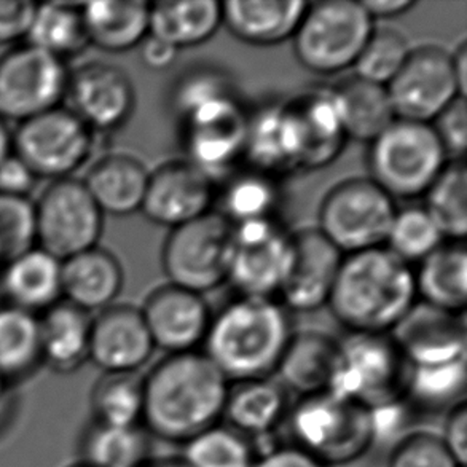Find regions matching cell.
I'll return each instance as SVG.
<instances>
[{
	"label": "cell",
	"instance_id": "22",
	"mask_svg": "<svg viewBox=\"0 0 467 467\" xmlns=\"http://www.w3.org/2000/svg\"><path fill=\"white\" fill-rule=\"evenodd\" d=\"M285 102L300 149V171L326 168L347 142L330 88L305 91Z\"/></svg>",
	"mask_w": 467,
	"mask_h": 467
},
{
	"label": "cell",
	"instance_id": "46",
	"mask_svg": "<svg viewBox=\"0 0 467 467\" xmlns=\"http://www.w3.org/2000/svg\"><path fill=\"white\" fill-rule=\"evenodd\" d=\"M417 413L405 396L368 409L373 445L389 443L391 441L396 445L400 439L410 434Z\"/></svg>",
	"mask_w": 467,
	"mask_h": 467
},
{
	"label": "cell",
	"instance_id": "17",
	"mask_svg": "<svg viewBox=\"0 0 467 467\" xmlns=\"http://www.w3.org/2000/svg\"><path fill=\"white\" fill-rule=\"evenodd\" d=\"M214 182L187 160L150 171L140 213L161 227H181L213 211Z\"/></svg>",
	"mask_w": 467,
	"mask_h": 467
},
{
	"label": "cell",
	"instance_id": "13",
	"mask_svg": "<svg viewBox=\"0 0 467 467\" xmlns=\"http://www.w3.org/2000/svg\"><path fill=\"white\" fill-rule=\"evenodd\" d=\"M34 202L40 249L63 262L98 246L104 214L82 181L69 177L50 182Z\"/></svg>",
	"mask_w": 467,
	"mask_h": 467
},
{
	"label": "cell",
	"instance_id": "3",
	"mask_svg": "<svg viewBox=\"0 0 467 467\" xmlns=\"http://www.w3.org/2000/svg\"><path fill=\"white\" fill-rule=\"evenodd\" d=\"M292 335L289 311L276 298L238 296L213 313L202 354L228 383L270 379Z\"/></svg>",
	"mask_w": 467,
	"mask_h": 467
},
{
	"label": "cell",
	"instance_id": "9",
	"mask_svg": "<svg viewBox=\"0 0 467 467\" xmlns=\"http://www.w3.org/2000/svg\"><path fill=\"white\" fill-rule=\"evenodd\" d=\"M396 202L368 177H349L328 190L317 230L343 255L385 246Z\"/></svg>",
	"mask_w": 467,
	"mask_h": 467
},
{
	"label": "cell",
	"instance_id": "32",
	"mask_svg": "<svg viewBox=\"0 0 467 467\" xmlns=\"http://www.w3.org/2000/svg\"><path fill=\"white\" fill-rule=\"evenodd\" d=\"M418 298L439 310L462 315L467 304V251L462 241H445L418 264Z\"/></svg>",
	"mask_w": 467,
	"mask_h": 467
},
{
	"label": "cell",
	"instance_id": "30",
	"mask_svg": "<svg viewBox=\"0 0 467 467\" xmlns=\"http://www.w3.org/2000/svg\"><path fill=\"white\" fill-rule=\"evenodd\" d=\"M91 317L61 300L38 316L42 364L57 373H72L88 362Z\"/></svg>",
	"mask_w": 467,
	"mask_h": 467
},
{
	"label": "cell",
	"instance_id": "26",
	"mask_svg": "<svg viewBox=\"0 0 467 467\" xmlns=\"http://www.w3.org/2000/svg\"><path fill=\"white\" fill-rule=\"evenodd\" d=\"M340 340L319 332H294L279 360L278 381L300 398L328 391L338 359Z\"/></svg>",
	"mask_w": 467,
	"mask_h": 467
},
{
	"label": "cell",
	"instance_id": "21",
	"mask_svg": "<svg viewBox=\"0 0 467 467\" xmlns=\"http://www.w3.org/2000/svg\"><path fill=\"white\" fill-rule=\"evenodd\" d=\"M155 351L144 316L131 305H117L91 319L89 358L104 373H136Z\"/></svg>",
	"mask_w": 467,
	"mask_h": 467
},
{
	"label": "cell",
	"instance_id": "55",
	"mask_svg": "<svg viewBox=\"0 0 467 467\" xmlns=\"http://www.w3.org/2000/svg\"><path fill=\"white\" fill-rule=\"evenodd\" d=\"M13 153V131L0 117V163Z\"/></svg>",
	"mask_w": 467,
	"mask_h": 467
},
{
	"label": "cell",
	"instance_id": "24",
	"mask_svg": "<svg viewBox=\"0 0 467 467\" xmlns=\"http://www.w3.org/2000/svg\"><path fill=\"white\" fill-rule=\"evenodd\" d=\"M305 0L222 2V26L244 44L273 47L292 38L304 16Z\"/></svg>",
	"mask_w": 467,
	"mask_h": 467
},
{
	"label": "cell",
	"instance_id": "57",
	"mask_svg": "<svg viewBox=\"0 0 467 467\" xmlns=\"http://www.w3.org/2000/svg\"><path fill=\"white\" fill-rule=\"evenodd\" d=\"M10 388H12V383H8L5 379L0 377V413L5 410L8 396H10Z\"/></svg>",
	"mask_w": 467,
	"mask_h": 467
},
{
	"label": "cell",
	"instance_id": "49",
	"mask_svg": "<svg viewBox=\"0 0 467 467\" xmlns=\"http://www.w3.org/2000/svg\"><path fill=\"white\" fill-rule=\"evenodd\" d=\"M37 181L31 168L15 153L0 163V195L29 198Z\"/></svg>",
	"mask_w": 467,
	"mask_h": 467
},
{
	"label": "cell",
	"instance_id": "12",
	"mask_svg": "<svg viewBox=\"0 0 467 467\" xmlns=\"http://www.w3.org/2000/svg\"><path fill=\"white\" fill-rule=\"evenodd\" d=\"M69 76L63 59L29 44L13 47L0 57V117L21 123L59 108Z\"/></svg>",
	"mask_w": 467,
	"mask_h": 467
},
{
	"label": "cell",
	"instance_id": "10",
	"mask_svg": "<svg viewBox=\"0 0 467 467\" xmlns=\"http://www.w3.org/2000/svg\"><path fill=\"white\" fill-rule=\"evenodd\" d=\"M234 223L213 209L195 221L172 228L161 249L170 285L204 296L227 283Z\"/></svg>",
	"mask_w": 467,
	"mask_h": 467
},
{
	"label": "cell",
	"instance_id": "23",
	"mask_svg": "<svg viewBox=\"0 0 467 467\" xmlns=\"http://www.w3.org/2000/svg\"><path fill=\"white\" fill-rule=\"evenodd\" d=\"M63 262L36 246L4 265L0 292L5 305L40 316L63 300Z\"/></svg>",
	"mask_w": 467,
	"mask_h": 467
},
{
	"label": "cell",
	"instance_id": "29",
	"mask_svg": "<svg viewBox=\"0 0 467 467\" xmlns=\"http://www.w3.org/2000/svg\"><path fill=\"white\" fill-rule=\"evenodd\" d=\"M89 45L109 53H127L140 47L150 29V2L96 0L82 5Z\"/></svg>",
	"mask_w": 467,
	"mask_h": 467
},
{
	"label": "cell",
	"instance_id": "18",
	"mask_svg": "<svg viewBox=\"0 0 467 467\" xmlns=\"http://www.w3.org/2000/svg\"><path fill=\"white\" fill-rule=\"evenodd\" d=\"M343 254L317 230L292 234V262L278 302L285 310L311 313L327 306Z\"/></svg>",
	"mask_w": 467,
	"mask_h": 467
},
{
	"label": "cell",
	"instance_id": "19",
	"mask_svg": "<svg viewBox=\"0 0 467 467\" xmlns=\"http://www.w3.org/2000/svg\"><path fill=\"white\" fill-rule=\"evenodd\" d=\"M140 313L153 345L168 354L196 351L204 343L213 317L204 296L170 283L147 297Z\"/></svg>",
	"mask_w": 467,
	"mask_h": 467
},
{
	"label": "cell",
	"instance_id": "8",
	"mask_svg": "<svg viewBox=\"0 0 467 467\" xmlns=\"http://www.w3.org/2000/svg\"><path fill=\"white\" fill-rule=\"evenodd\" d=\"M409 364L391 335L348 334L328 392L364 409L402 398Z\"/></svg>",
	"mask_w": 467,
	"mask_h": 467
},
{
	"label": "cell",
	"instance_id": "15",
	"mask_svg": "<svg viewBox=\"0 0 467 467\" xmlns=\"http://www.w3.org/2000/svg\"><path fill=\"white\" fill-rule=\"evenodd\" d=\"M386 89L396 119L420 123H431L456 98H466L456 80L451 53L437 45L411 48Z\"/></svg>",
	"mask_w": 467,
	"mask_h": 467
},
{
	"label": "cell",
	"instance_id": "36",
	"mask_svg": "<svg viewBox=\"0 0 467 467\" xmlns=\"http://www.w3.org/2000/svg\"><path fill=\"white\" fill-rule=\"evenodd\" d=\"M42 366L38 316L10 305L0 306V377L8 383Z\"/></svg>",
	"mask_w": 467,
	"mask_h": 467
},
{
	"label": "cell",
	"instance_id": "7",
	"mask_svg": "<svg viewBox=\"0 0 467 467\" xmlns=\"http://www.w3.org/2000/svg\"><path fill=\"white\" fill-rule=\"evenodd\" d=\"M373 21L356 0H321L308 4L292 36L302 67L317 76H335L353 67Z\"/></svg>",
	"mask_w": 467,
	"mask_h": 467
},
{
	"label": "cell",
	"instance_id": "47",
	"mask_svg": "<svg viewBox=\"0 0 467 467\" xmlns=\"http://www.w3.org/2000/svg\"><path fill=\"white\" fill-rule=\"evenodd\" d=\"M430 125L449 160H464L467 146L466 98H456Z\"/></svg>",
	"mask_w": 467,
	"mask_h": 467
},
{
	"label": "cell",
	"instance_id": "1",
	"mask_svg": "<svg viewBox=\"0 0 467 467\" xmlns=\"http://www.w3.org/2000/svg\"><path fill=\"white\" fill-rule=\"evenodd\" d=\"M171 108L181 125L185 160L213 182L234 174L244 157L249 114L232 78L209 66L185 70L171 91Z\"/></svg>",
	"mask_w": 467,
	"mask_h": 467
},
{
	"label": "cell",
	"instance_id": "40",
	"mask_svg": "<svg viewBox=\"0 0 467 467\" xmlns=\"http://www.w3.org/2000/svg\"><path fill=\"white\" fill-rule=\"evenodd\" d=\"M424 209L447 241L464 243L467 234V171L464 160H450L424 193Z\"/></svg>",
	"mask_w": 467,
	"mask_h": 467
},
{
	"label": "cell",
	"instance_id": "11",
	"mask_svg": "<svg viewBox=\"0 0 467 467\" xmlns=\"http://www.w3.org/2000/svg\"><path fill=\"white\" fill-rule=\"evenodd\" d=\"M93 149L95 133L63 106L21 121L13 131V153L38 181L69 179L88 161Z\"/></svg>",
	"mask_w": 467,
	"mask_h": 467
},
{
	"label": "cell",
	"instance_id": "41",
	"mask_svg": "<svg viewBox=\"0 0 467 467\" xmlns=\"http://www.w3.org/2000/svg\"><path fill=\"white\" fill-rule=\"evenodd\" d=\"M181 458L187 467H254L257 449L251 439L215 424L183 443Z\"/></svg>",
	"mask_w": 467,
	"mask_h": 467
},
{
	"label": "cell",
	"instance_id": "38",
	"mask_svg": "<svg viewBox=\"0 0 467 467\" xmlns=\"http://www.w3.org/2000/svg\"><path fill=\"white\" fill-rule=\"evenodd\" d=\"M93 423L136 428L142 423L144 386L136 373H104L89 394Z\"/></svg>",
	"mask_w": 467,
	"mask_h": 467
},
{
	"label": "cell",
	"instance_id": "31",
	"mask_svg": "<svg viewBox=\"0 0 467 467\" xmlns=\"http://www.w3.org/2000/svg\"><path fill=\"white\" fill-rule=\"evenodd\" d=\"M347 140L370 144L396 120L388 89L358 76L347 77L330 88Z\"/></svg>",
	"mask_w": 467,
	"mask_h": 467
},
{
	"label": "cell",
	"instance_id": "14",
	"mask_svg": "<svg viewBox=\"0 0 467 467\" xmlns=\"http://www.w3.org/2000/svg\"><path fill=\"white\" fill-rule=\"evenodd\" d=\"M292 262V234L278 219L234 225L227 283L238 296L276 298Z\"/></svg>",
	"mask_w": 467,
	"mask_h": 467
},
{
	"label": "cell",
	"instance_id": "52",
	"mask_svg": "<svg viewBox=\"0 0 467 467\" xmlns=\"http://www.w3.org/2000/svg\"><path fill=\"white\" fill-rule=\"evenodd\" d=\"M140 59L146 67L152 70H164L176 63L177 57L181 51L176 47L153 37L147 36L146 40L140 45Z\"/></svg>",
	"mask_w": 467,
	"mask_h": 467
},
{
	"label": "cell",
	"instance_id": "56",
	"mask_svg": "<svg viewBox=\"0 0 467 467\" xmlns=\"http://www.w3.org/2000/svg\"><path fill=\"white\" fill-rule=\"evenodd\" d=\"M140 467H187L181 456L177 458H150L146 464Z\"/></svg>",
	"mask_w": 467,
	"mask_h": 467
},
{
	"label": "cell",
	"instance_id": "28",
	"mask_svg": "<svg viewBox=\"0 0 467 467\" xmlns=\"http://www.w3.org/2000/svg\"><path fill=\"white\" fill-rule=\"evenodd\" d=\"M149 174L138 158L112 153L98 160L82 182L102 214L127 217L140 211Z\"/></svg>",
	"mask_w": 467,
	"mask_h": 467
},
{
	"label": "cell",
	"instance_id": "44",
	"mask_svg": "<svg viewBox=\"0 0 467 467\" xmlns=\"http://www.w3.org/2000/svg\"><path fill=\"white\" fill-rule=\"evenodd\" d=\"M36 246V202L25 196L0 195V265Z\"/></svg>",
	"mask_w": 467,
	"mask_h": 467
},
{
	"label": "cell",
	"instance_id": "27",
	"mask_svg": "<svg viewBox=\"0 0 467 467\" xmlns=\"http://www.w3.org/2000/svg\"><path fill=\"white\" fill-rule=\"evenodd\" d=\"M291 392L272 379L236 383L228 391L223 420L247 439H264L285 423L291 410Z\"/></svg>",
	"mask_w": 467,
	"mask_h": 467
},
{
	"label": "cell",
	"instance_id": "5",
	"mask_svg": "<svg viewBox=\"0 0 467 467\" xmlns=\"http://www.w3.org/2000/svg\"><path fill=\"white\" fill-rule=\"evenodd\" d=\"M285 423L291 443L324 466L358 462L373 447L368 410L332 392L298 399Z\"/></svg>",
	"mask_w": 467,
	"mask_h": 467
},
{
	"label": "cell",
	"instance_id": "42",
	"mask_svg": "<svg viewBox=\"0 0 467 467\" xmlns=\"http://www.w3.org/2000/svg\"><path fill=\"white\" fill-rule=\"evenodd\" d=\"M442 232L423 206L398 209L385 247L407 265L420 264L445 243Z\"/></svg>",
	"mask_w": 467,
	"mask_h": 467
},
{
	"label": "cell",
	"instance_id": "34",
	"mask_svg": "<svg viewBox=\"0 0 467 467\" xmlns=\"http://www.w3.org/2000/svg\"><path fill=\"white\" fill-rule=\"evenodd\" d=\"M279 198L276 177L253 168L234 171L225 179L219 196L221 209L217 211L234 225L276 219Z\"/></svg>",
	"mask_w": 467,
	"mask_h": 467
},
{
	"label": "cell",
	"instance_id": "58",
	"mask_svg": "<svg viewBox=\"0 0 467 467\" xmlns=\"http://www.w3.org/2000/svg\"><path fill=\"white\" fill-rule=\"evenodd\" d=\"M70 467H89V466H87V464H83V462H77V464H74V466H70Z\"/></svg>",
	"mask_w": 467,
	"mask_h": 467
},
{
	"label": "cell",
	"instance_id": "50",
	"mask_svg": "<svg viewBox=\"0 0 467 467\" xmlns=\"http://www.w3.org/2000/svg\"><path fill=\"white\" fill-rule=\"evenodd\" d=\"M445 447L462 467L467 462V404L462 400L450 409L441 434Z\"/></svg>",
	"mask_w": 467,
	"mask_h": 467
},
{
	"label": "cell",
	"instance_id": "51",
	"mask_svg": "<svg viewBox=\"0 0 467 467\" xmlns=\"http://www.w3.org/2000/svg\"><path fill=\"white\" fill-rule=\"evenodd\" d=\"M254 467H327L294 443L275 445L257 455Z\"/></svg>",
	"mask_w": 467,
	"mask_h": 467
},
{
	"label": "cell",
	"instance_id": "33",
	"mask_svg": "<svg viewBox=\"0 0 467 467\" xmlns=\"http://www.w3.org/2000/svg\"><path fill=\"white\" fill-rule=\"evenodd\" d=\"M221 26L222 2L217 0H170L150 4L149 36L168 42L179 51L208 42Z\"/></svg>",
	"mask_w": 467,
	"mask_h": 467
},
{
	"label": "cell",
	"instance_id": "48",
	"mask_svg": "<svg viewBox=\"0 0 467 467\" xmlns=\"http://www.w3.org/2000/svg\"><path fill=\"white\" fill-rule=\"evenodd\" d=\"M36 6L27 0H0V45L25 42Z\"/></svg>",
	"mask_w": 467,
	"mask_h": 467
},
{
	"label": "cell",
	"instance_id": "4",
	"mask_svg": "<svg viewBox=\"0 0 467 467\" xmlns=\"http://www.w3.org/2000/svg\"><path fill=\"white\" fill-rule=\"evenodd\" d=\"M415 270L385 246L343 257L328 310L349 334H391L417 304Z\"/></svg>",
	"mask_w": 467,
	"mask_h": 467
},
{
	"label": "cell",
	"instance_id": "54",
	"mask_svg": "<svg viewBox=\"0 0 467 467\" xmlns=\"http://www.w3.org/2000/svg\"><path fill=\"white\" fill-rule=\"evenodd\" d=\"M451 57H453L456 80H458V85H460L462 93L466 95L467 45L464 40L456 47V50L451 53Z\"/></svg>",
	"mask_w": 467,
	"mask_h": 467
},
{
	"label": "cell",
	"instance_id": "16",
	"mask_svg": "<svg viewBox=\"0 0 467 467\" xmlns=\"http://www.w3.org/2000/svg\"><path fill=\"white\" fill-rule=\"evenodd\" d=\"M64 101L93 133H112L133 117L136 89L119 66L91 61L70 70Z\"/></svg>",
	"mask_w": 467,
	"mask_h": 467
},
{
	"label": "cell",
	"instance_id": "20",
	"mask_svg": "<svg viewBox=\"0 0 467 467\" xmlns=\"http://www.w3.org/2000/svg\"><path fill=\"white\" fill-rule=\"evenodd\" d=\"M389 335L411 367L439 366L466 358L464 315L423 302L413 305Z\"/></svg>",
	"mask_w": 467,
	"mask_h": 467
},
{
	"label": "cell",
	"instance_id": "35",
	"mask_svg": "<svg viewBox=\"0 0 467 467\" xmlns=\"http://www.w3.org/2000/svg\"><path fill=\"white\" fill-rule=\"evenodd\" d=\"M25 44L67 61L88 47L82 5L37 4Z\"/></svg>",
	"mask_w": 467,
	"mask_h": 467
},
{
	"label": "cell",
	"instance_id": "45",
	"mask_svg": "<svg viewBox=\"0 0 467 467\" xmlns=\"http://www.w3.org/2000/svg\"><path fill=\"white\" fill-rule=\"evenodd\" d=\"M388 467H462L445 447L442 437L428 431H411L392 445Z\"/></svg>",
	"mask_w": 467,
	"mask_h": 467
},
{
	"label": "cell",
	"instance_id": "39",
	"mask_svg": "<svg viewBox=\"0 0 467 467\" xmlns=\"http://www.w3.org/2000/svg\"><path fill=\"white\" fill-rule=\"evenodd\" d=\"M466 385V358L439 366H409L404 396L417 411L450 410L464 400Z\"/></svg>",
	"mask_w": 467,
	"mask_h": 467
},
{
	"label": "cell",
	"instance_id": "2",
	"mask_svg": "<svg viewBox=\"0 0 467 467\" xmlns=\"http://www.w3.org/2000/svg\"><path fill=\"white\" fill-rule=\"evenodd\" d=\"M149 436L185 443L223 418L230 383L202 353L168 354L142 379Z\"/></svg>",
	"mask_w": 467,
	"mask_h": 467
},
{
	"label": "cell",
	"instance_id": "6",
	"mask_svg": "<svg viewBox=\"0 0 467 467\" xmlns=\"http://www.w3.org/2000/svg\"><path fill=\"white\" fill-rule=\"evenodd\" d=\"M450 160L430 123L396 119L368 144L373 182L396 202L424 196Z\"/></svg>",
	"mask_w": 467,
	"mask_h": 467
},
{
	"label": "cell",
	"instance_id": "43",
	"mask_svg": "<svg viewBox=\"0 0 467 467\" xmlns=\"http://www.w3.org/2000/svg\"><path fill=\"white\" fill-rule=\"evenodd\" d=\"M410 50L402 32L392 27H373L354 63V76L386 87L404 66Z\"/></svg>",
	"mask_w": 467,
	"mask_h": 467
},
{
	"label": "cell",
	"instance_id": "25",
	"mask_svg": "<svg viewBox=\"0 0 467 467\" xmlns=\"http://www.w3.org/2000/svg\"><path fill=\"white\" fill-rule=\"evenodd\" d=\"M123 268L114 254L102 247L63 260V300L85 313L112 306L123 287Z\"/></svg>",
	"mask_w": 467,
	"mask_h": 467
},
{
	"label": "cell",
	"instance_id": "53",
	"mask_svg": "<svg viewBox=\"0 0 467 467\" xmlns=\"http://www.w3.org/2000/svg\"><path fill=\"white\" fill-rule=\"evenodd\" d=\"M360 4L373 23L377 18H398L417 6L415 0H362Z\"/></svg>",
	"mask_w": 467,
	"mask_h": 467
},
{
	"label": "cell",
	"instance_id": "37",
	"mask_svg": "<svg viewBox=\"0 0 467 467\" xmlns=\"http://www.w3.org/2000/svg\"><path fill=\"white\" fill-rule=\"evenodd\" d=\"M80 462L89 467H140L150 460V436L140 426L93 423L83 436Z\"/></svg>",
	"mask_w": 467,
	"mask_h": 467
}]
</instances>
